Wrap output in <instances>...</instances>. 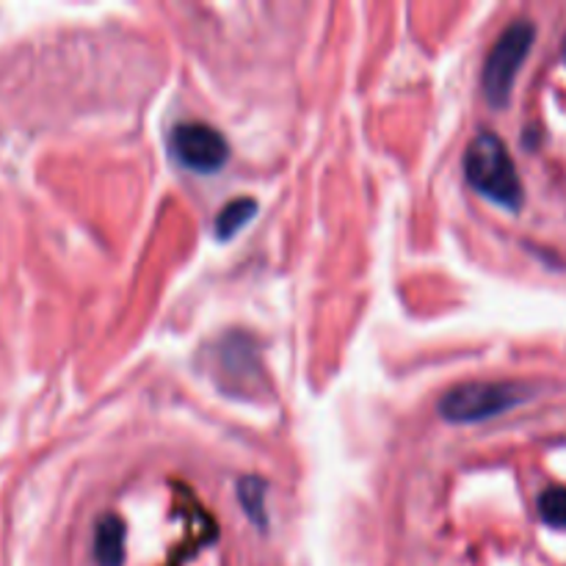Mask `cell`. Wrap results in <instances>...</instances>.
<instances>
[{
	"mask_svg": "<svg viewBox=\"0 0 566 566\" xmlns=\"http://www.w3.org/2000/svg\"><path fill=\"white\" fill-rule=\"evenodd\" d=\"M539 514L553 528H566V490L564 486H551L539 497Z\"/></svg>",
	"mask_w": 566,
	"mask_h": 566,
	"instance_id": "obj_8",
	"label": "cell"
},
{
	"mask_svg": "<svg viewBox=\"0 0 566 566\" xmlns=\"http://www.w3.org/2000/svg\"><path fill=\"white\" fill-rule=\"evenodd\" d=\"M464 175H468L470 186L492 202L509 210H517L523 205L525 191L517 166H514L506 144L495 133L484 130L470 142L468 155H464Z\"/></svg>",
	"mask_w": 566,
	"mask_h": 566,
	"instance_id": "obj_1",
	"label": "cell"
},
{
	"mask_svg": "<svg viewBox=\"0 0 566 566\" xmlns=\"http://www.w3.org/2000/svg\"><path fill=\"white\" fill-rule=\"evenodd\" d=\"M171 153L180 160L186 169L202 171H219L230 158V144H227L224 133L216 130L213 125L205 122H180L171 130Z\"/></svg>",
	"mask_w": 566,
	"mask_h": 566,
	"instance_id": "obj_4",
	"label": "cell"
},
{
	"mask_svg": "<svg viewBox=\"0 0 566 566\" xmlns=\"http://www.w3.org/2000/svg\"><path fill=\"white\" fill-rule=\"evenodd\" d=\"M536 39V28L531 20H517L497 36L486 55L484 72H481V88L492 108H503L512 99L514 81L520 75L525 55L531 53Z\"/></svg>",
	"mask_w": 566,
	"mask_h": 566,
	"instance_id": "obj_3",
	"label": "cell"
},
{
	"mask_svg": "<svg viewBox=\"0 0 566 566\" xmlns=\"http://www.w3.org/2000/svg\"><path fill=\"white\" fill-rule=\"evenodd\" d=\"M528 390L512 381H464L451 387L437 403L446 423H481L525 401Z\"/></svg>",
	"mask_w": 566,
	"mask_h": 566,
	"instance_id": "obj_2",
	"label": "cell"
},
{
	"mask_svg": "<svg viewBox=\"0 0 566 566\" xmlns=\"http://www.w3.org/2000/svg\"><path fill=\"white\" fill-rule=\"evenodd\" d=\"M94 558L99 566H122L125 562V523L116 514L99 517L94 531Z\"/></svg>",
	"mask_w": 566,
	"mask_h": 566,
	"instance_id": "obj_5",
	"label": "cell"
},
{
	"mask_svg": "<svg viewBox=\"0 0 566 566\" xmlns=\"http://www.w3.org/2000/svg\"><path fill=\"white\" fill-rule=\"evenodd\" d=\"M258 216V202L252 197H235L232 202H227L224 208L216 216V238L221 241H230L235 232H241L249 221Z\"/></svg>",
	"mask_w": 566,
	"mask_h": 566,
	"instance_id": "obj_6",
	"label": "cell"
},
{
	"mask_svg": "<svg viewBox=\"0 0 566 566\" xmlns=\"http://www.w3.org/2000/svg\"><path fill=\"white\" fill-rule=\"evenodd\" d=\"M265 492H269L265 481L254 479V475L238 481V501L258 525H265Z\"/></svg>",
	"mask_w": 566,
	"mask_h": 566,
	"instance_id": "obj_7",
	"label": "cell"
}]
</instances>
